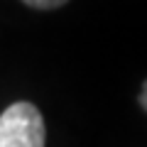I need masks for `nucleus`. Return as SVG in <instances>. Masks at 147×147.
<instances>
[{"label":"nucleus","mask_w":147,"mask_h":147,"mask_svg":"<svg viewBox=\"0 0 147 147\" xmlns=\"http://www.w3.org/2000/svg\"><path fill=\"white\" fill-rule=\"evenodd\" d=\"M44 115L30 100H17L0 113V147H44Z\"/></svg>","instance_id":"nucleus-1"},{"label":"nucleus","mask_w":147,"mask_h":147,"mask_svg":"<svg viewBox=\"0 0 147 147\" xmlns=\"http://www.w3.org/2000/svg\"><path fill=\"white\" fill-rule=\"evenodd\" d=\"M20 3H25V5L32 7V10L49 12V10H59V7H64L69 0H20Z\"/></svg>","instance_id":"nucleus-2"},{"label":"nucleus","mask_w":147,"mask_h":147,"mask_svg":"<svg viewBox=\"0 0 147 147\" xmlns=\"http://www.w3.org/2000/svg\"><path fill=\"white\" fill-rule=\"evenodd\" d=\"M137 103H140V108L147 113V79L142 81V88H140V93H137Z\"/></svg>","instance_id":"nucleus-3"}]
</instances>
